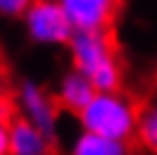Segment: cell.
<instances>
[{
	"mask_svg": "<svg viewBox=\"0 0 157 155\" xmlns=\"http://www.w3.org/2000/svg\"><path fill=\"white\" fill-rule=\"evenodd\" d=\"M22 17L29 37L39 44H69L74 37V27L56 0H32Z\"/></svg>",
	"mask_w": 157,
	"mask_h": 155,
	"instance_id": "cell-3",
	"label": "cell"
},
{
	"mask_svg": "<svg viewBox=\"0 0 157 155\" xmlns=\"http://www.w3.org/2000/svg\"><path fill=\"white\" fill-rule=\"evenodd\" d=\"M74 32H110L120 0H56Z\"/></svg>",
	"mask_w": 157,
	"mask_h": 155,
	"instance_id": "cell-5",
	"label": "cell"
},
{
	"mask_svg": "<svg viewBox=\"0 0 157 155\" xmlns=\"http://www.w3.org/2000/svg\"><path fill=\"white\" fill-rule=\"evenodd\" d=\"M32 0H0V15H7V17H17V15H25V10L29 7Z\"/></svg>",
	"mask_w": 157,
	"mask_h": 155,
	"instance_id": "cell-12",
	"label": "cell"
},
{
	"mask_svg": "<svg viewBox=\"0 0 157 155\" xmlns=\"http://www.w3.org/2000/svg\"><path fill=\"white\" fill-rule=\"evenodd\" d=\"M140 103L125 91H96L86 108L78 113L81 130L96 133L110 140L132 143L137 128Z\"/></svg>",
	"mask_w": 157,
	"mask_h": 155,
	"instance_id": "cell-2",
	"label": "cell"
},
{
	"mask_svg": "<svg viewBox=\"0 0 157 155\" xmlns=\"http://www.w3.org/2000/svg\"><path fill=\"white\" fill-rule=\"evenodd\" d=\"M69 155H132V148H130V143L110 140V138L81 130L74 138Z\"/></svg>",
	"mask_w": 157,
	"mask_h": 155,
	"instance_id": "cell-8",
	"label": "cell"
},
{
	"mask_svg": "<svg viewBox=\"0 0 157 155\" xmlns=\"http://www.w3.org/2000/svg\"><path fill=\"white\" fill-rule=\"evenodd\" d=\"M0 113H15V91L10 86L2 59H0Z\"/></svg>",
	"mask_w": 157,
	"mask_h": 155,
	"instance_id": "cell-10",
	"label": "cell"
},
{
	"mask_svg": "<svg viewBox=\"0 0 157 155\" xmlns=\"http://www.w3.org/2000/svg\"><path fill=\"white\" fill-rule=\"evenodd\" d=\"M54 140L15 113L10 123V155H52Z\"/></svg>",
	"mask_w": 157,
	"mask_h": 155,
	"instance_id": "cell-6",
	"label": "cell"
},
{
	"mask_svg": "<svg viewBox=\"0 0 157 155\" xmlns=\"http://www.w3.org/2000/svg\"><path fill=\"white\" fill-rule=\"evenodd\" d=\"M15 113H0V155H10V123Z\"/></svg>",
	"mask_w": 157,
	"mask_h": 155,
	"instance_id": "cell-11",
	"label": "cell"
},
{
	"mask_svg": "<svg viewBox=\"0 0 157 155\" xmlns=\"http://www.w3.org/2000/svg\"><path fill=\"white\" fill-rule=\"evenodd\" d=\"M135 143L147 155H157V91L140 103V116H137V128H135Z\"/></svg>",
	"mask_w": 157,
	"mask_h": 155,
	"instance_id": "cell-9",
	"label": "cell"
},
{
	"mask_svg": "<svg viewBox=\"0 0 157 155\" xmlns=\"http://www.w3.org/2000/svg\"><path fill=\"white\" fill-rule=\"evenodd\" d=\"M93 93H96V89H93V84L83 76V74H78L76 69L74 71H69L61 81H59V89H56V103H59V108L61 111H71V113H81L83 108H86V103L93 98Z\"/></svg>",
	"mask_w": 157,
	"mask_h": 155,
	"instance_id": "cell-7",
	"label": "cell"
},
{
	"mask_svg": "<svg viewBox=\"0 0 157 155\" xmlns=\"http://www.w3.org/2000/svg\"><path fill=\"white\" fill-rule=\"evenodd\" d=\"M15 113L22 116L25 121H29L34 128H39L42 133H47L52 140L56 135V123H59V103L56 96L49 93L47 89H42L39 84L25 81L17 91H15Z\"/></svg>",
	"mask_w": 157,
	"mask_h": 155,
	"instance_id": "cell-4",
	"label": "cell"
},
{
	"mask_svg": "<svg viewBox=\"0 0 157 155\" xmlns=\"http://www.w3.org/2000/svg\"><path fill=\"white\" fill-rule=\"evenodd\" d=\"M71 64L96 91H118L123 84V62L110 32H74L69 39Z\"/></svg>",
	"mask_w": 157,
	"mask_h": 155,
	"instance_id": "cell-1",
	"label": "cell"
}]
</instances>
